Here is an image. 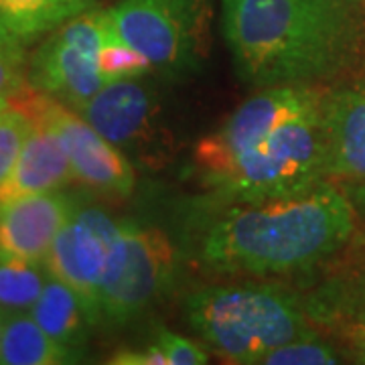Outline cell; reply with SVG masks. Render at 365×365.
Returning a JSON list of instances; mask_svg holds the SVG:
<instances>
[{
  "mask_svg": "<svg viewBox=\"0 0 365 365\" xmlns=\"http://www.w3.org/2000/svg\"><path fill=\"white\" fill-rule=\"evenodd\" d=\"M264 365H333L339 364V353L313 331L299 339L284 343L262 357Z\"/></svg>",
  "mask_w": 365,
  "mask_h": 365,
  "instance_id": "cell-19",
  "label": "cell"
},
{
  "mask_svg": "<svg viewBox=\"0 0 365 365\" xmlns=\"http://www.w3.org/2000/svg\"><path fill=\"white\" fill-rule=\"evenodd\" d=\"M108 364L116 365H169L167 355L163 351V347L157 341L150 347L144 349H124L112 355V359Z\"/></svg>",
  "mask_w": 365,
  "mask_h": 365,
  "instance_id": "cell-24",
  "label": "cell"
},
{
  "mask_svg": "<svg viewBox=\"0 0 365 365\" xmlns=\"http://www.w3.org/2000/svg\"><path fill=\"white\" fill-rule=\"evenodd\" d=\"M108 16L118 37L160 73L195 71L207 55L209 0H120Z\"/></svg>",
  "mask_w": 365,
  "mask_h": 365,
  "instance_id": "cell-5",
  "label": "cell"
},
{
  "mask_svg": "<svg viewBox=\"0 0 365 365\" xmlns=\"http://www.w3.org/2000/svg\"><path fill=\"white\" fill-rule=\"evenodd\" d=\"M26 45L0 31V106H9L29 86Z\"/></svg>",
  "mask_w": 365,
  "mask_h": 365,
  "instance_id": "cell-21",
  "label": "cell"
},
{
  "mask_svg": "<svg viewBox=\"0 0 365 365\" xmlns=\"http://www.w3.org/2000/svg\"><path fill=\"white\" fill-rule=\"evenodd\" d=\"M108 29V11L98 6L55 29L29 59V86L79 110L108 83L100 69Z\"/></svg>",
  "mask_w": 365,
  "mask_h": 365,
  "instance_id": "cell-7",
  "label": "cell"
},
{
  "mask_svg": "<svg viewBox=\"0 0 365 365\" xmlns=\"http://www.w3.org/2000/svg\"><path fill=\"white\" fill-rule=\"evenodd\" d=\"M341 337L347 343L355 361L365 364V309L364 313L341 323Z\"/></svg>",
  "mask_w": 365,
  "mask_h": 365,
  "instance_id": "cell-25",
  "label": "cell"
},
{
  "mask_svg": "<svg viewBox=\"0 0 365 365\" xmlns=\"http://www.w3.org/2000/svg\"><path fill=\"white\" fill-rule=\"evenodd\" d=\"M29 313L51 339L76 351H81L91 329L98 325L83 300L51 274L47 276L43 292Z\"/></svg>",
  "mask_w": 365,
  "mask_h": 365,
  "instance_id": "cell-15",
  "label": "cell"
},
{
  "mask_svg": "<svg viewBox=\"0 0 365 365\" xmlns=\"http://www.w3.org/2000/svg\"><path fill=\"white\" fill-rule=\"evenodd\" d=\"M26 90L29 86L11 104L21 108L31 118V130L9 179L0 187V201L57 191L63 189L69 181H73V170L66 144L59 132L55 130V126L31 102Z\"/></svg>",
  "mask_w": 365,
  "mask_h": 365,
  "instance_id": "cell-11",
  "label": "cell"
},
{
  "mask_svg": "<svg viewBox=\"0 0 365 365\" xmlns=\"http://www.w3.org/2000/svg\"><path fill=\"white\" fill-rule=\"evenodd\" d=\"M357 2H361V4H364V6H365V0H357Z\"/></svg>",
  "mask_w": 365,
  "mask_h": 365,
  "instance_id": "cell-27",
  "label": "cell"
},
{
  "mask_svg": "<svg viewBox=\"0 0 365 365\" xmlns=\"http://www.w3.org/2000/svg\"><path fill=\"white\" fill-rule=\"evenodd\" d=\"M353 232L349 199L321 181L294 195L235 203L205 232L201 260L213 272L282 276L331 258Z\"/></svg>",
  "mask_w": 365,
  "mask_h": 365,
  "instance_id": "cell-2",
  "label": "cell"
},
{
  "mask_svg": "<svg viewBox=\"0 0 365 365\" xmlns=\"http://www.w3.org/2000/svg\"><path fill=\"white\" fill-rule=\"evenodd\" d=\"M31 130V118L14 104L0 106V187L9 179Z\"/></svg>",
  "mask_w": 365,
  "mask_h": 365,
  "instance_id": "cell-22",
  "label": "cell"
},
{
  "mask_svg": "<svg viewBox=\"0 0 365 365\" xmlns=\"http://www.w3.org/2000/svg\"><path fill=\"white\" fill-rule=\"evenodd\" d=\"M118 227L120 220L104 209L78 205L43 262L47 272L66 282L83 300L96 323H102L100 282Z\"/></svg>",
  "mask_w": 365,
  "mask_h": 365,
  "instance_id": "cell-9",
  "label": "cell"
},
{
  "mask_svg": "<svg viewBox=\"0 0 365 365\" xmlns=\"http://www.w3.org/2000/svg\"><path fill=\"white\" fill-rule=\"evenodd\" d=\"M177 266L170 240L157 227L120 222L100 282L102 321L124 325L169 290Z\"/></svg>",
  "mask_w": 365,
  "mask_h": 365,
  "instance_id": "cell-6",
  "label": "cell"
},
{
  "mask_svg": "<svg viewBox=\"0 0 365 365\" xmlns=\"http://www.w3.org/2000/svg\"><path fill=\"white\" fill-rule=\"evenodd\" d=\"M47 268L0 248V313H29L47 282Z\"/></svg>",
  "mask_w": 365,
  "mask_h": 365,
  "instance_id": "cell-18",
  "label": "cell"
},
{
  "mask_svg": "<svg viewBox=\"0 0 365 365\" xmlns=\"http://www.w3.org/2000/svg\"><path fill=\"white\" fill-rule=\"evenodd\" d=\"M325 91L314 86H276L240 106L215 132L195 148V167L209 189L240 158L270 136L278 126L323 100Z\"/></svg>",
  "mask_w": 365,
  "mask_h": 365,
  "instance_id": "cell-8",
  "label": "cell"
},
{
  "mask_svg": "<svg viewBox=\"0 0 365 365\" xmlns=\"http://www.w3.org/2000/svg\"><path fill=\"white\" fill-rule=\"evenodd\" d=\"M187 317L230 364H260L276 347L313 333L300 300L276 284H223L197 290Z\"/></svg>",
  "mask_w": 365,
  "mask_h": 365,
  "instance_id": "cell-3",
  "label": "cell"
},
{
  "mask_svg": "<svg viewBox=\"0 0 365 365\" xmlns=\"http://www.w3.org/2000/svg\"><path fill=\"white\" fill-rule=\"evenodd\" d=\"M364 14L357 0H223L222 33L250 88L314 86L357 63Z\"/></svg>",
  "mask_w": 365,
  "mask_h": 365,
  "instance_id": "cell-1",
  "label": "cell"
},
{
  "mask_svg": "<svg viewBox=\"0 0 365 365\" xmlns=\"http://www.w3.org/2000/svg\"><path fill=\"white\" fill-rule=\"evenodd\" d=\"M327 93L252 148L211 189L232 203L307 191L327 177Z\"/></svg>",
  "mask_w": 365,
  "mask_h": 365,
  "instance_id": "cell-4",
  "label": "cell"
},
{
  "mask_svg": "<svg viewBox=\"0 0 365 365\" xmlns=\"http://www.w3.org/2000/svg\"><path fill=\"white\" fill-rule=\"evenodd\" d=\"M155 341L163 347L169 365H203L209 361V353L205 351V347L182 335L160 331Z\"/></svg>",
  "mask_w": 365,
  "mask_h": 365,
  "instance_id": "cell-23",
  "label": "cell"
},
{
  "mask_svg": "<svg viewBox=\"0 0 365 365\" xmlns=\"http://www.w3.org/2000/svg\"><path fill=\"white\" fill-rule=\"evenodd\" d=\"M2 325H4V317L0 313V337H2Z\"/></svg>",
  "mask_w": 365,
  "mask_h": 365,
  "instance_id": "cell-26",
  "label": "cell"
},
{
  "mask_svg": "<svg viewBox=\"0 0 365 365\" xmlns=\"http://www.w3.org/2000/svg\"><path fill=\"white\" fill-rule=\"evenodd\" d=\"M26 91L31 102L59 132L71 160L73 179L102 195H130L134 189V169L128 157L110 140H106L73 108L33 90L31 86Z\"/></svg>",
  "mask_w": 365,
  "mask_h": 365,
  "instance_id": "cell-10",
  "label": "cell"
},
{
  "mask_svg": "<svg viewBox=\"0 0 365 365\" xmlns=\"http://www.w3.org/2000/svg\"><path fill=\"white\" fill-rule=\"evenodd\" d=\"M140 78L108 81L79 110V116L104 136L106 140L124 148H143L155 130L157 102Z\"/></svg>",
  "mask_w": 365,
  "mask_h": 365,
  "instance_id": "cell-13",
  "label": "cell"
},
{
  "mask_svg": "<svg viewBox=\"0 0 365 365\" xmlns=\"http://www.w3.org/2000/svg\"><path fill=\"white\" fill-rule=\"evenodd\" d=\"M78 205V199L61 189L0 201V248L43 264Z\"/></svg>",
  "mask_w": 365,
  "mask_h": 365,
  "instance_id": "cell-12",
  "label": "cell"
},
{
  "mask_svg": "<svg viewBox=\"0 0 365 365\" xmlns=\"http://www.w3.org/2000/svg\"><path fill=\"white\" fill-rule=\"evenodd\" d=\"M327 175L365 181V90L327 93Z\"/></svg>",
  "mask_w": 365,
  "mask_h": 365,
  "instance_id": "cell-14",
  "label": "cell"
},
{
  "mask_svg": "<svg viewBox=\"0 0 365 365\" xmlns=\"http://www.w3.org/2000/svg\"><path fill=\"white\" fill-rule=\"evenodd\" d=\"M91 9L96 0H0V31L31 45Z\"/></svg>",
  "mask_w": 365,
  "mask_h": 365,
  "instance_id": "cell-17",
  "label": "cell"
},
{
  "mask_svg": "<svg viewBox=\"0 0 365 365\" xmlns=\"http://www.w3.org/2000/svg\"><path fill=\"white\" fill-rule=\"evenodd\" d=\"M79 359L81 351L51 339L31 313L4 314L0 337L2 365H61Z\"/></svg>",
  "mask_w": 365,
  "mask_h": 365,
  "instance_id": "cell-16",
  "label": "cell"
},
{
  "mask_svg": "<svg viewBox=\"0 0 365 365\" xmlns=\"http://www.w3.org/2000/svg\"><path fill=\"white\" fill-rule=\"evenodd\" d=\"M100 69H102L106 81H116V79L143 78L144 73L150 71L153 67L143 53L132 49L128 43L120 39L110 25L104 47L100 51Z\"/></svg>",
  "mask_w": 365,
  "mask_h": 365,
  "instance_id": "cell-20",
  "label": "cell"
}]
</instances>
